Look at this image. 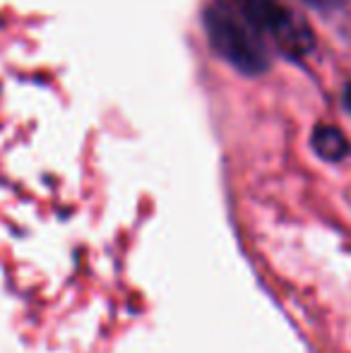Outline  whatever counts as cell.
Returning a JSON list of instances; mask_svg holds the SVG:
<instances>
[{
	"mask_svg": "<svg viewBox=\"0 0 351 353\" xmlns=\"http://www.w3.org/2000/svg\"><path fill=\"white\" fill-rule=\"evenodd\" d=\"M344 106H347V111H351V82L344 89Z\"/></svg>",
	"mask_w": 351,
	"mask_h": 353,
	"instance_id": "277c9868",
	"label": "cell"
},
{
	"mask_svg": "<svg viewBox=\"0 0 351 353\" xmlns=\"http://www.w3.org/2000/svg\"><path fill=\"white\" fill-rule=\"evenodd\" d=\"M234 10L260 37L272 39L277 48L289 58H303L313 51L315 39L303 17L281 0H217Z\"/></svg>",
	"mask_w": 351,
	"mask_h": 353,
	"instance_id": "7a4b0ae2",
	"label": "cell"
},
{
	"mask_svg": "<svg viewBox=\"0 0 351 353\" xmlns=\"http://www.w3.org/2000/svg\"><path fill=\"white\" fill-rule=\"evenodd\" d=\"M205 32L212 48L243 74H263L270 68V53H267L265 39L245 24L234 10L214 3L202 14Z\"/></svg>",
	"mask_w": 351,
	"mask_h": 353,
	"instance_id": "6da1fadb",
	"label": "cell"
},
{
	"mask_svg": "<svg viewBox=\"0 0 351 353\" xmlns=\"http://www.w3.org/2000/svg\"><path fill=\"white\" fill-rule=\"evenodd\" d=\"M310 144H313V152L318 154L320 159H325V161H342L351 149L344 132L334 125L315 128L313 137H310Z\"/></svg>",
	"mask_w": 351,
	"mask_h": 353,
	"instance_id": "3957f363",
	"label": "cell"
},
{
	"mask_svg": "<svg viewBox=\"0 0 351 353\" xmlns=\"http://www.w3.org/2000/svg\"><path fill=\"white\" fill-rule=\"evenodd\" d=\"M308 3L318 5V8H325V5H328V3H332V0H308Z\"/></svg>",
	"mask_w": 351,
	"mask_h": 353,
	"instance_id": "5b68a950",
	"label": "cell"
}]
</instances>
